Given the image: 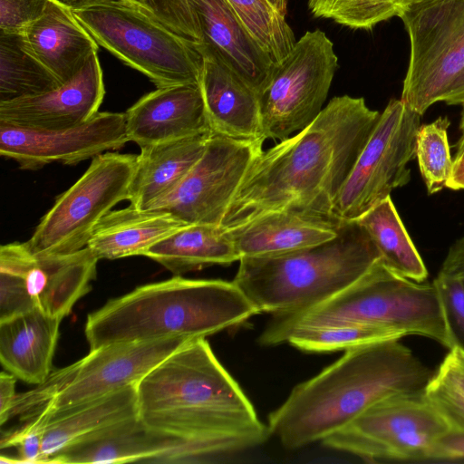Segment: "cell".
I'll list each match as a JSON object with an SVG mask.
<instances>
[{"instance_id": "6da1fadb", "label": "cell", "mask_w": 464, "mask_h": 464, "mask_svg": "<svg viewBox=\"0 0 464 464\" xmlns=\"http://www.w3.org/2000/svg\"><path fill=\"white\" fill-rule=\"evenodd\" d=\"M380 115L362 97H334L307 127L253 160L220 226L281 210L335 218V199Z\"/></svg>"}, {"instance_id": "7a4b0ae2", "label": "cell", "mask_w": 464, "mask_h": 464, "mask_svg": "<svg viewBox=\"0 0 464 464\" xmlns=\"http://www.w3.org/2000/svg\"><path fill=\"white\" fill-rule=\"evenodd\" d=\"M433 374L400 339L345 351L292 390L268 415V433L288 450L322 441L378 401L423 391Z\"/></svg>"}, {"instance_id": "3957f363", "label": "cell", "mask_w": 464, "mask_h": 464, "mask_svg": "<svg viewBox=\"0 0 464 464\" xmlns=\"http://www.w3.org/2000/svg\"><path fill=\"white\" fill-rule=\"evenodd\" d=\"M138 415L149 427L181 439L233 434L262 443L267 426L206 338L191 339L136 384Z\"/></svg>"}, {"instance_id": "277c9868", "label": "cell", "mask_w": 464, "mask_h": 464, "mask_svg": "<svg viewBox=\"0 0 464 464\" xmlns=\"http://www.w3.org/2000/svg\"><path fill=\"white\" fill-rule=\"evenodd\" d=\"M256 314L233 281L174 276L109 300L88 314L84 334L90 351L117 343L206 338Z\"/></svg>"}, {"instance_id": "5b68a950", "label": "cell", "mask_w": 464, "mask_h": 464, "mask_svg": "<svg viewBox=\"0 0 464 464\" xmlns=\"http://www.w3.org/2000/svg\"><path fill=\"white\" fill-rule=\"evenodd\" d=\"M366 324L430 338L447 349L459 343L443 295L432 283L403 278L381 258L353 284L310 309L273 316L258 337L263 346L283 344L291 332L324 325Z\"/></svg>"}, {"instance_id": "8992f818", "label": "cell", "mask_w": 464, "mask_h": 464, "mask_svg": "<svg viewBox=\"0 0 464 464\" xmlns=\"http://www.w3.org/2000/svg\"><path fill=\"white\" fill-rule=\"evenodd\" d=\"M381 258L357 221H342L337 236L297 251L241 257L233 282L258 313L295 314L332 298Z\"/></svg>"}, {"instance_id": "52a82bcc", "label": "cell", "mask_w": 464, "mask_h": 464, "mask_svg": "<svg viewBox=\"0 0 464 464\" xmlns=\"http://www.w3.org/2000/svg\"><path fill=\"white\" fill-rule=\"evenodd\" d=\"M71 7L98 44L146 75L157 88L199 85L203 56L196 42L146 9L123 0H82Z\"/></svg>"}, {"instance_id": "ba28073f", "label": "cell", "mask_w": 464, "mask_h": 464, "mask_svg": "<svg viewBox=\"0 0 464 464\" xmlns=\"http://www.w3.org/2000/svg\"><path fill=\"white\" fill-rule=\"evenodd\" d=\"M398 17L410 39L401 100L422 116L464 70V0H413Z\"/></svg>"}, {"instance_id": "9c48e42d", "label": "cell", "mask_w": 464, "mask_h": 464, "mask_svg": "<svg viewBox=\"0 0 464 464\" xmlns=\"http://www.w3.org/2000/svg\"><path fill=\"white\" fill-rule=\"evenodd\" d=\"M450 429L424 390L378 401L321 442L368 461L430 460L440 435Z\"/></svg>"}, {"instance_id": "30bf717a", "label": "cell", "mask_w": 464, "mask_h": 464, "mask_svg": "<svg viewBox=\"0 0 464 464\" xmlns=\"http://www.w3.org/2000/svg\"><path fill=\"white\" fill-rule=\"evenodd\" d=\"M137 155L107 151L94 157L86 171L41 218L26 241L35 254H71L87 246L99 222L128 199Z\"/></svg>"}, {"instance_id": "8fae6325", "label": "cell", "mask_w": 464, "mask_h": 464, "mask_svg": "<svg viewBox=\"0 0 464 464\" xmlns=\"http://www.w3.org/2000/svg\"><path fill=\"white\" fill-rule=\"evenodd\" d=\"M420 117L401 99L390 100L339 191L334 218L354 221L410 182Z\"/></svg>"}, {"instance_id": "7c38bea8", "label": "cell", "mask_w": 464, "mask_h": 464, "mask_svg": "<svg viewBox=\"0 0 464 464\" xmlns=\"http://www.w3.org/2000/svg\"><path fill=\"white\" fill-rule=\"evenodd\" d=\"M338 67L334 44L320 29L307 31L275 64L260 95L266 139L283 140L321 112Z\"/></svg>"}, {"instance_id": "4fadbf2b", "label": "cell", "mask_w": 464, "mask_h": 464, "mask_svg": "<svg viewBox=\"0 0 464 464\" xmlns=\"http://www.w3.org/2000/svg\"><path fill=\"white\" fill-rule=\"evenodd\" d=\"M188 340L170 337L117 343L90 351L80 361L51 372L44 382L48 401L40 411H63L136 385Z\"/></svg>"}, {"instance_id": "5bb4252c", "label": "cell", "mask_w": 464, "mask_h": 464, "mask_svg": "<svg viewBox=\"0 0 464 464\" xmlns=\"http://www.w3.org/2000/svg\"><path fill=\"white\" fill-rule=\"evenodd\" d=\"M265 140L213 134L203 155L180 184L150 208L169 211L186 225L220 226L250 163L263 150Z\"/></svg>"}, {"instance_id": "9a60e30c", "label": "cell", "mask_w": 464, "mask_h": 464, "mask_svg": "<svg viewBox=\"0 0 464 464\" xmlns=\"http://www.w3.org/2000/svg\"><path fill=\"white\" fill-rule=\"evenodd\" d=\"M128 141L122 112H98L82 125L56 130H27L0 123L1 156L29 170L53 162L74 165L120 149Z\"/></svg>"}, {"instance_id": "2e32d148", "label": "cell", "mask_w": 464, "mask_h": 464, "mask_svg": "<svg viewBox=\"0 0 464 464\" xmlns=\"http://www.w3.org/2000/svg\"><path fill=\"white\" fill-rule=\"evenodd\" d=\"M98 261L88 246L71 254H35L26 242L0 247V272L21 277L34 306L62 320L91 290Z\"/></svg>"}, {"instance_id": "e0dca14e", "label": "cell", "mask_w": 464, "mask_h": 464, "mask_svg": "<svg viewBox=\"0 0 464 464\" xmlns=\"http://www.w3.org/2000/svg\"><path fill=\"white\" fill-rule=\"evenodd\" d=\"M104 94L102 70L94 53L72 80L58 88L0 102V123L34 130L73 128L99 112Z\"/></svg>"}, {"instance_id": "ac0fdd59", "label": "cell", "mask_w": 464, "mask_h": 464, "mask_svg": "<svg viewBox=\"0 0 464 464\" xmlns=\"http://www.w3.org/2000/svg\"><path fill=\"white\" fill-rule=\"evenodd\" d=\"M124 113L128 140L140 148L211 131L198 84L157 88Z\"/></svg>"}, {"instance_id": "d6986e66", "label": "cell", "mask_w": 464, "mask_h": 464, "mask_svg": "<svg viewBox=\"0 0 464 464\" xmlns=\"http://www.w3.org/2000/svg\"><path fill=\"white\" fill-rule=\"evenodd\" d=\"M201 33L200 50L217 54L258 95L266 87L274 63L234 12L227 0H188Z\"/></svg>"}, {"instance_id": "ffe728a7", "label": "cell", "mask_w": 464, "mask_h": 464, "mask_svg": "<svg viewBox=\"0 0 464 464\" xmlns=\"http://www.w3.org/2000/svg\"><path fill=\"white\" fill-rule=\"evenodd\" d=\"M198 51L203 56L199 86L211 132L234 140H266L259 95L217 54Z\"/></svg>"}, {"instance_id": "44dd1931", "label": "cell", "mask_w": 464, "mask_h": 464, "mask_svg": "<svg viewBox=\"0 0 464 464\" xmlns=\"http://www.w3.org/2000/svg\"><path fill=\"white\" fill-rule=\"evenodd\" d=\"M19 34L26 50L62 84L98 51V44L75 17L71 5L62 0H49L42 15Z\"/></svg>"}, {"instance_id": "7402d4cb", "label": "cell", "mask_w": 464, "mask_h": 464, "mask_svg": "<svg viewBox=\"0 0 464 464\" xmlns=\"http://www.w3.org/2000/svg\"><path fill=\"white\" fill-rule=\"evenodd\" d=\"M180 440L149 427L137 414L72 441L52 456L49 463H145Z\"/></svg>"}, {"instance_id": "603a6c76", "label": "cell", "mask_w": 464, "mask_h": 464, "mask_svg": "<svg viewBox=\"0 0 464 464\" xmlns=\"http://www.w3.org/2000/svg\"><path fill=\"white\" fill-rule=\"evenodd\" d=\"M342 221L336 218L281 210L227 230L241 257L286 254L334 238Z\"/></svg>"}, {"instance_id": "cb8c5ba5", "label": "cell", "mask_w": 464, "mask_h": 464, "mask_svg": "<svg viewBox=\"0 0 464 464\" xmlns=\"http://www.w3.org/2000/svg\"><path fill=\"white\" fill-rule=\"evenodd\" d=\"M61 321L37 308L0 321V361L6 372L43 383L52 372Z\"/></svg>"}, {"instance_id": "d4e9b609", "label": "cell", "mask_w": 464, "mask_h": 464, "mask_svg": "<svg viewBox=\"0 0 464 464\" xmlns=\"http://www.w3.org/2000/svg\"><path fill=\"white\" fill-rule=\"evenodd\" d=\"M211 131L140 148L130 185V205L148 209L169 195L203 155Z\"/></svg>"}, {"instance_id": "484cf974", "label": "cell", "mask_w": 464, "mask_h": 464, "mask_svg": "<svg viewBox=\"0 0 464 464\" xmlns=\"http://www.w3.org/2000/svg\"><path fill=\"white\" fill-rule=\"evenodd\" d=\"M184 226L169 211L130 205L110 211L96 226L87 246L99 260L144 256L152 246Z\"/></svg>"}, {"instance_id": "4316f807", "label": "cell", "mask_w": 464, "mask_h": 464, "mask_svg": "<svg viewBox=\"0 0 464 464\" xmlns=\"http://www.w3.org/2000/svg\"><path fill=\"white\" fill-rule=\"evenodd\" d=\"M44 415V463L63 448L102 427L138 414L136 385L63 411ZM39 412V411H38Z\"/></svg>"}, {"instance_id": "83f0119b", "label": "cell", "mask_w": 464, "mask_h": 464, "mask_svg": "<svg viewBox=\"0 0 464 464\" xmlns=\"http://www.w3.org/2000/svg\"><path fill=\"white\" fill-rule=\"evenodd\" d=\"M144 256L174 276L240 259L228 232L221 226L206 224L182 227L152 246Z\"/></svg>"}, {"instance_id": "f1b7e54d", "label": "cell", "mask_w": 464, "mask_h": 464, "mask_svg": "<svg viewBox=\"0 0 464 464\" xmlns=\"http://www.w3.org/2000/svg\"><path fill=\"white\" fill-rule=\"evenodd\" d=\"M355 221L367 232L379 251L381 261L387 268L415 282H424L427 279V267L391 196Z\"/></svg>"}, {"instance_id": "f546056e", "label": "cell", "mask_w": 464, "mask_h": 464, "mask_svg": "<svg viewBox=\"0 0 464 464\" xmlns=\"http://www.w3.org/2000/svg\"><path fill=\"white\" fill-rule=\"evenodd\" d=\"M61 85L26 50L21 34L0 32V102L44 93Z\"/></svg>"}, {"instance_id": "4dcf8cb0", "label": "cell", "mask_w": 464, "mask_h": 464, "mask_svg": "<svg viewBox=\"0 0 464 464\" xmlns=\"http://www.w3.org/2000/svg\"><path fill=\"white\" fill-rule=\"evenodd\" d=\"M404 336L406 335L402 332L390 328L366 324H338L293 331L284 338L283 343H289L306 353H333Z\"/></svg>"}, {"instance_id": "1f68e13d", "label": "cell", "mask_w": 464, "mask_h": 464, "mask_svg": "<svg viewBox=\"0 0 464 464\" xmlns=\"http://www.w3.org/2000/svg\"><path fill=\"white\" fill-rule=\"evenodd\" d=\"M250 34L267 53L274 64L293 49L296 39L285 15L267 0H227Z\"/></svg>"}, {"instance_id": "d6a6232c", "label": "cell", "mask_w": 464, "mask_h": 464, "mask_svg": "<svg viewBox=\"0 0 464 464\" xmlns=\"http://www.w3.org/2000/svg\"><path fill=\"white\" fill-rule=\"evenodd\" d=\"M450 125L448 117L440 116L428 124H421L417 133L415 158L430 195L447 188L451 176L453 159L448 137Z\"/></svg>"}, {"instance_id": "836d02e7", "label": "cell", "mask_w": 464, "mask_h": 464, "mask_svg": "<svg viewBox=\"0 0 464 464\" xmlns=\"http://www.w3.org/2000/svg\"><path fill=\"white\" fill-rule=\"evenodd\" d=\"M413 0H308L317 18L331 19L352 28L371 30L378 24L399 16Z\"/></svg>"}, {"instance_id": "e575fe53", "label": "cell", "mask_w": 464, "mask_h": 464, "mask_svg": "<svg viewBox=\"0 0 464 464\" xmlns=\"http://www.w3.org/2000/svg\"><path fill=\"white\" fill-rule=\"evenodd\" d=\"M262 444L258 440L241 435L224 434L195 439H181L177 444L145 463L186 464L215 461Z\"/></svg>"}, {"instance_id": "d590c367", "label": "cell", "mask_w": 464, "mask_h": 464, "mask_svg": "<svg viewBox=\"0 0 464 464\" xmlns=\"http://www.w3.org/2000/svg\"><path fill=\"white\" fill-rule=\"evenodd\" d=\"M44 415L38 412L19 428L2 434L0 448H16L14 463L44 464L42 443L44 429Z\"/></svg>"}, {"instance_id": "8d00e7d4", "label": "cell", "mask_w": 464, "mask_h": 464, "mask_svg": "<svg viewBox=\"0 0 464 464\" xmlns=\"http://www.w3.org/2000/svg\"><path fill=\"white\" fill-rule=\"evenodd\" d=\"M145 7L179 35L201 42V33L188 0H145Z\"/></svg>"}, {"instance_id": "74e56055", "label": "cell", "mask_w": 464, "mask_h": 464, "mask_svg": "<svg viewBox=\"0 0 464 464\" xmlns=\"http://www.w3.org/2000/svg\"><path fill=\"white\" fill-rule=\"evenodd\" d=\"M424 392L448 423L450 431L464 433V395L455 392L432 378Z\"/></svg>"}, {"instance_id": "f35d334b", "label": "cell", "mask_w": 464, "mask_h": 464, "mask_svg": "<svg viewBox=\"0 0 464 464\" xmlns=\"http://www.w3.org/2000/svg\"><path fill=\"white\" fill-rule=\"evenodd\" d=\"M49 0H0V32L19 34L42 15Z\"/></svg>"}, {"instance_id": "ab89813d", "label": "cell", "mask_w": 464, "mask_h": 464, "mask_svg": "<svg viewBox=\"0 0 464 464\" xmlns=\"http://www.w3.org/2000/svg\"><path fill=\"white\" fill-rule=\"evenodd\" d=\"M35 308L21 277L0 272V321Z\"/></svg>"}, {"instance_id": "60d3db41", "label": "cell", "mask_w": 464, "mask_h": 464, "mask_svg": "<svg viewBox=\"0 0 464 464\" xmlns=\"http://www.w3.org/2000/svg\"><path fill=\"white\" fill-rule=\"evenodd\" d=\"M434 281L443 295L459 343L462 340L464 346V284L458 276L442 269Z\"/></svg>"}, {"instance_id": "b9f144b4", "label": "cell", "mask_w": 464, "mask_h": 464, "mask_svg": "<svg viewBox=\"0 0 464 464\" xmlns=\"http://www.w3.org/2000/svg\"><path fill=\"white\" fill-rule=\"evenodd\" d=\"M432 379L464 395V346L459 343L449 353L434 372Z\"/></svg>"}, {"instance_id": "7bdbcfd3", "label": "cell", "mask_w": 464, "mask_h": 464, "mask_svg": "<svg viewBox=\"0 0 464 464\" xmlns=\"http://www.w3.org/2000/svg\"><path fill=\"white\" fill-rule=\"evenodd\" d=\"M464 459V433L450 431L435 445L431 460Z\"/></svg>"}, {"instance_id": "ee69618b", "label": "cell", "mask_w": 464, "mask_h": 464, "mask_svg": "<svg viewBox=\"0 0 464 464\" xmlns=\"http://www.w3.org/2000/svg\"><path fill=\"white\" fill-rule=\"evenodd\" d=\"M16 377L8 372L0 374V424L10 419V413L17 394L15 393Z\"/></svg>"}, {"instance_id": "f6af8a7d", "label": "cell", "mask_w": 464, "mask_h": 464, "mask_svg": "<svg viewBox=\"0 0 464 464\" xmlns=\"http://www.w3.org/2000/svg\"><path fill=\"white\" fill-rule=\"evenodd\" d=\"M440 269L455 275L464 284V236L451 245Z\"/></svg>"}, {"instance_id": "bcb514c9", "label": "cell", "mask_w": 464, "mask_h": 464, "mask_svg": "<svg viewBox=\"0 0 464 464\" xmlns=\"http://www.w3.org/2000/svg\"><path fill=\"white\" fill-rule=\"evenodd\" d=\"M447 188L452 190L464 189V146L457 147L452 172Z\"/></svg>"}, {"instance_id": "7dc6e473", "label": "cell", "mask_w": 464, "mask_h": 464, "mask_svg": "<svg viewBox=\"0 0 464 464\" xmlns=\"http://www.w3.org/2000/svg\"><path fill=\"white\" fill-rule=\"evenodd\" d=\"M441 102L448 105H464V70L451 83Z\"/></svg>"}, {"instance_id": "c3c4849f", "label": "cell", "mask_w": 464, "mask_h": 464, "mask_svg": "<svg viewBox=\"0 0 464 464\" xmlns=\"http://www.w3.org/2000/svg\"><path fill=\"white\" fill-rule=\"evenodd\" d=\"M277 11L285 15L288 0H267Z\"/></svg>"}, {"instance_id": "681fc988", "label": "cell", "mask_w": 464, "mask_h": 464, "mask_svg": "<svg viewBox=\"0 0 464 464\" xmlns=\"http://www.w3.org/2000/svg\"><path fill=\"white\" fill-rule=\"evenodd\" d=\"M461 114H460V121H459V130L462 132L461 137H464V105L461 106Z\"/></svg>"}, {"instance_id": "f907efd6", "label": "cell", "mask_w": 464, "mask_h": 464, "mask_svg": "<svg viewBox=\"0 0 464 464\" xmlns=\"http://www.w3.org/2000/svg\"><path fill=\"white\" fill-rule=\"evenodd\" d=\"M123 1H126L128 3L136 5L138 6H140L142 8L146 9V7H145V0H123Z\"/></svg>"}, {"instance_id": "816d5d0a", "label": "cell", "mask_w": 464, "mask_h": 464, "mask_svg": "<svg viewBox=\"0 0 464 464\" xmlns=\"http://www.w3.org/2000/svg\"><path fill=\"white\" fill-rule=\"evenodd\" d=\"M459 146H464V137H460L458 143H457V147Z\"/></svg>"}, {"instance_id": "f5cc1de1", "label": "cell", "mask_w": 464, "mask_h": 464, "mask_svg": "<svg viewBox=\"0 0 464 464\" xmlns=\"http://www.w3.org/2000/svg\"><path fill=\"white\" fill-rule=\"evenodd\" d=\"M69 5L71 4H73V3H76V2H79V1H82V0H62Z\"/></svg>"}]
</instances>
